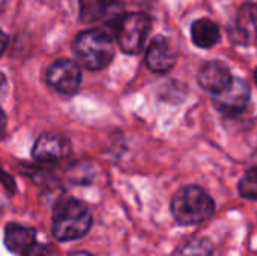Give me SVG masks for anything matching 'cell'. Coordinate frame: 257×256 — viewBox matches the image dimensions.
<instances>
[{"instance_id": "obj_20", "label": "cell", "mask_w": 257, "mask_h": 256, "mask_svg": "<svg viewBox=\"0 0 257 256\" xmlns=\"http://www.w3.org/2000/svg\"><path fill=\"white\" fill-rule=\"evenodd\" d=\"M68 256H93L92 253H89V252H83V250H80V252H72L71 255Z\"/></svg>"}, {"instance_id": "obj_6", "label": "cell", "mask_w": 257, "mask_h": 256, "mask_svg": "<svg viewBox=\"0 0 257 256\" xmlns=\"http://www.w3.org/2000/svg\"><path fill=\"white\" fill-rule=\"evenodd\" d=\"M248 101H250V86L247 84L245 80L239 77H233V80L224 91L214 94L212 97V103L217 107V110L229 116H236L242 113Z\"/></svg>"}, {"instance_id": "obj_7", "label": "cell", "mask_w": 257, "mask_h": 256, "mask_svg": "<svg viewBox=\"0 0 257 256\" xmlns=\"http://www.w3.org/2000/svg\"><path fill=\"white\" fill-rule=\"evenodd\" d=\"M125 15V6L120 0H92L84 2L81 8V20L101 21L110 29H116L120 18Z\"/></svg>"}, {"instance_id": "obj_22", "label": "cell", "mask_w": 257, "mask_h": 256, "mask_svg": "<svg viewBox=\"0 0 257 256\" xmlns=\"http://www.w3.org/2000/svg\"><path fill=\"white\" fill-rule=\"evenodd\" d=\"M254 80H256V83H257V68H256V71H254Z\"/></svg>"}, {"instance_id": "obj_21", "label": "cell", "mask_w": 257, "mask_h": 256, "mask_svg": "<svg viewBox=\"0 0 257 256\" xmlns=\"http://www.w3.org/2000/svg\"><path fill=\"white\" fill-rule=\"evenodd\" d=\"M6 86V78H5V75L0 72V92L3 91V88Z\"/></svg>"}, {"instance_id": "obj_5", "label": "cell", "mask_w": 257, "mask_h": 256, "mask_svg": "<svg viewBox=\"0 0 257 256\" xmlns=\"http://www.w3.org/2000/svg\"><path fill=\"white\" fill-rule=\"evenodd\" d=\"M47 83L60 94H75L81 83V71L77 62L60 59L53 62L45 72Z\"/></svg>"}, {"instance_id": "obj_4", "label": "cell", "mask_w": 257, "mask_h": 256, "mask_svg": "<svg viewBox=\"0 0 257 256\" xmlns=\"http://www.w3.org/2000/svg\"><path fill=\"white\" fill-rule=\"evenodd\" d=\"M149 32H151V18L142 12L125 14L114 29L117 44L120 50L126 54L140 53Z\"/></svg>"}, {"instance_id": "obj_14", "label": "cell", "mask_w": 257, "mask_h": 256, "mask_svg": "<svg viewBox=\"0 0 257 256\" xmlns=\"http://www.w3.org/2000/svg\"><path fill=\"white\" fill-rule=\"evenodd\" d=\"M181 256H212L214 255V246L208 238L199 237L194 240H190L179 252Z\"/></svg>"}, {"instance_id": "obj_16", "label": "cell", "mask_w": 257, "mask_h": 256, "mask_svg": "<svg viewBox=\"0 0 257 256\" xmlns=\"http://www.w3.org/2000/svg\"><path fill=\"white\" fill-rule=\"evenodd\" d=\"M26 256H59V252L51 244H38V243H35L33 247L26 253Z\"/></svg>"}, {"instance_id": "obj_3", "label": "cell", "mask_w": 257, "mask_h": 256, "mask_svg": "<svg viewBox=\"0 0 257 256\" xmlns=\"http://www.w3.org/2000/svg\"><path fill=\"white\" fill-rule=\"evenodd\" d=\"M74 54L80 65L90 71H99L110 65L114 57L111 36L104 29H89L74 41Z\"/></svg>"}, {"instance_id": "obj_13", "label": "cell", "mask_w": 257, "mask_h": 256, "mask_svg": "<svg viewBox=\"0 0 257 256\" xmlns=\"http://www.w3.org/2000/svg\"><path fill=\"white\" fill-rule=\"evenodd\" d=\"M193 42L200 48H212L220 41V27L209 18L196 20L191 26Z\"/></svg>"}, {"instance_id": "obj_15", "label": "cell", "mask_w": 257, "mask_h": 256, "mask_svg": "<svg viewBox=\"0 0 257 256\" xmlns=\"http://www.w3.org/2000/svg\"><path fill=\"white\" fill-rule=\"evenodd\" d=\"M239 193L242 198L257 201V167H251L239 181Z\"/></svg>"}, {"instance_id": "obj_11", "label": "cell", "mask_w": 257, "mask_h": 256, "mask_svg": "<svg viewBox=\"0 0 257 256\" xmlns=\"http://www.w3.org/2000/svg\"><path fill=\"white\" fill-rule=\"evenodd\" d=\"M232 41L241 45H257V3H244L239 8Z\"/></svg>"}, {"instance_id": "obj_19", "label": "cell", "mask_w": 257, "mask_h": 256, "mask_svg": "<svg viewBox=\"0 0 257 256\" xmlns=\"http://www.w3.org/2000/svg\"><path fill=\"white\" fill-rule=\"evenodd\" d=\"M6 45H8V36L0 30V56L5 53V50H6Z\"/></svg>"}, {"instance_id": "obj_9", "label": "cell", "mask_w": 257, "mask_h": 256, "mask_svg": "<svg viewBox=\"0 0 257 256\" xmlns=\"http://www.w3.org/2000/svg\"><path fill=\"white\" fill-rule=\"evenodd\" d=\"M176 63V51L164 36H155L146 50V65L155 74L169 72Z\"/></svg>"}, {"instance_id": "obj_10", "label": "cell", "mask_w": 257, "mask_h": 256, "mask_svg": "<svg viewBox=\"0 0 257 256\" xmlns=\"http://www.w3.org/2000/svg\"><path fill=\"white\" fill-rule=\"evenodd\" d=\"M233 80V75L229 69V66L220 60H209L205 62L197 72V81L202 86V89L214 94H218L224 91L230 81Z\"/></svg>"}, {"instance_id": "obj_17", "label": "cell", "mask_w": 257, "mask_h": 256, "mask_svg": "<svg viewBox=\"0 0 257 256\" xmlns=\"http://www.w3.org/2000/svg\"><path fill=\"white\" fill-rule=\"evenodd\" d=\"M0 183L8 189V192H11V193L15 192V181H14V178H12L11 175H8V174L3 170L2 164H0Z\"/></svg>"}, {"instance_id": "obj_12", "label": "cell", "mask_w": 257, "mask_h": 256, "mask_svg": "<svg viewBox=\"0 0 257 256\" xmlns=\"http://www.w3.org/2000/svg\"><path fill=\"white\" fill-rule=\"evenodd\" d=\"M36 243V231L30 226H23L18 223H9L5 228V246L9 252L17 256H26V253Z\"/></svg>"}, {"instance_id": "obj_2", "label": "cell", "mask_w": 257, "mask_h": 256, "mask_svg": "<svg viewBox=\"0 0 257 256\" xmlns=\"http://www.w3.org/2000/svg\"><path fill=\"white\" fill-rule=\"evenodd\" d=\"M215 210L212 198L199 186H187L175 193L170 211L175 220L184 226L199 225L208 220Z\"/></svg>"}, {"instance_id": "obj_18", "label": "cell", "mask_w": 257, "mask_h": 256, "mask_svg": "<svg viewBox=\"0 0 257 256\" xmlns=\"http://www.w3.org/2000/svg\"><path fill=\"white\" fill-rule=\"evenodd\" d=\"M5 131H6V115L0 109V139L5 136Z\"/></svg>"}, {"instance_id": "obj_1", "label": "cell", "mask_w": 257, "mask_h": 256, "mask_svg": "<svg viewBox=\"0 0 257 256\" xmlns=\"http://www.w3.org/2000/svg\"><path fill=\"white\" fill-rule=\"evenodd\" d=\"M89 207L77 199L60 201L53 213V235L59 241H71L84 237L92 228Z\"/></svg>"}, {"instance_id": "obj_8", "label": "cell", "mask_w": 257, "mask_h": 256, "mask_svg": "<svg viewBox=\"0 0 257 256\" xmlns=\"http://www.w3.org/2000/svg\"><path fill=\"white\" fill-rule=\"evenodd\" d=\"M71 154V142L57 133L41 134L32 149V155L42 163H56Z\"/></svg>"}]
</instances>
